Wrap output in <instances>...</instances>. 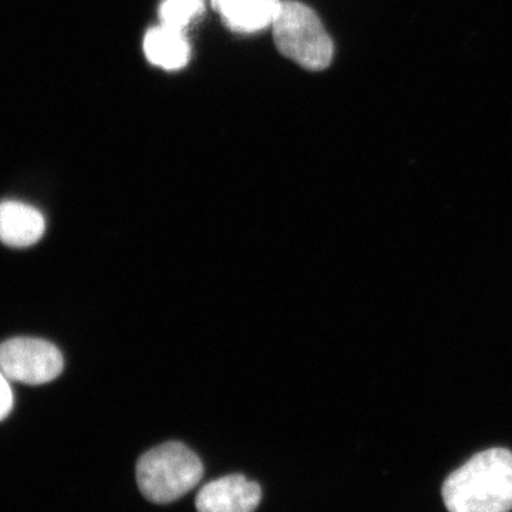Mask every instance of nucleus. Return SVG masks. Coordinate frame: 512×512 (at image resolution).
I'll return each instance as SVG.
<instances>
[{"label":"nucleus","instance_id":"nucleus-1","mask_svg":"<svg viewBox=\"0 0 512 512\" xmlns=\"http://www.w3.org/2000/svg\"><path fill=\"white\" fill-rule=\"evenodd\" d=\"M448 512H510L512 453L490 448L471 457L444 481Z\"/></svg>","mask_w":512,"mask_h":512},{"label":"nucleus","instance_id":"nucleus-6","mask_svg":"<svg viewBox=\"0 0 512 512\" xmlns=\"http://www.w3.org/2000/svg\"><path fill=\"white\" fill-rule=\"evenodd\" d=\"M42 212L18 201L0 202V242L13 248L35 245L45 234Z\"/></svg>","mask_w":512,"mask_h":512},{"label":"nucleus","instance_id":"nucleus-4","mask_svg":"<svg viewBox=\"0 0 512 512\" xmlns=\"http://www.w3.org/2000/svg\"><path fill=\"white\" fill-rule=\"evenodd\" d=\"M63 367L62 353L47 340L15 338L0 345V372L9 380L37 386L55 380Z\"/></svg>","mask_w":512,"mask_h":512},{"label":"nucleus","instance_id":"nucleus-10","mask_svg":"<svg viewBox=\"0 0 512 512\" xmlns=\"http://www.w3.org/2000/svg\"><path fill=\"white\" fill-rule=\"evenodd\" d=\"M13 407V393L9 379L0 372V420L5 419Z\"/></svg>","mask_w":512,"mask_h":512},{"label":"nucleus","instance_id":"nucleus-5","mask_svg":"<svg viewBox=\"0 0 512 512\" xmlns=\"http://www.w3.org/2000/svg\"><path fill=\"white\" fill-rule=\"evenodd\" d=\"M259 484L234 474L205 485L197 495L198 512H254L261 503Z\"/></svg>","mask_w":512,"mask_h":512},{"label":"nucleus","instance_id":"nucleus-3","mask_svg":"<svg viewBox=\"0 0 512 512\" xmlns=\"http://www.w3.org/2000/svg\"><path fill=\"white\" fill-rule=\"evenodd\" d=\"M272 29L279 52L303 69L318 72L332 62L335 52L332 39L318 15L308 6L298 2L282 3Z\"/></svg>","mask_w":512,"mask_h":512},{"label":"nucleus","instance_id":"nucleus-2","mask_svg":"<svg viewBox=\"0 0 512 512\" xmlns=\"http://www.w3.org/2000/svg\"><path fill=\"white\" fill-rule=\"evenodd\" d=\"M137 484L147 500L168 504L191 491L202 478L200 458L185 444L170 441L151 448L138 460Z\"/></svg>","mask_w":512,"mask_h":512},{"label":"nucleus","instance_id":"nucleus-9","mask_svg":"<svg viewBox=\"0 0 512 512\" xmlns=\"http://www.w3.org/2000/svg\"><path fill=\"white\" fill-rule=\"evenodd\" d=\"M204 12V0H164L160 8L161 23L184 30Z\"/></svg>","mask_w":512,"mask_h":512},{"label":"nucleus","instance_id":"nucleus-7","mask_svg":"<svg viewBox=\"0 0 512 512\" xmlns=\"http://www.w3.org/2000/svg\"><path fill=\"white\" fill-rule=\"evenodd\" d=\"M222 22L237 33H255L272 26L282 2L279 0H212Z\"/></svg>","mask_w":512,"mask_h":512},{"label":"nucleus","instance_id":"nucleus-8","mask_svg":"<svg viewBox=\"0 0 512 512\" xmlns=\"http://www.w3.org/2000/svg\"><path fill=\"white\" fill-rule=\"evenodd\" d=\"M143 47L148 62L164 70L183 69L190 60V43L183 30L163 23L147 33Z\"/></svg>","mask_w":512,"mask_h":512}]
</instances>
